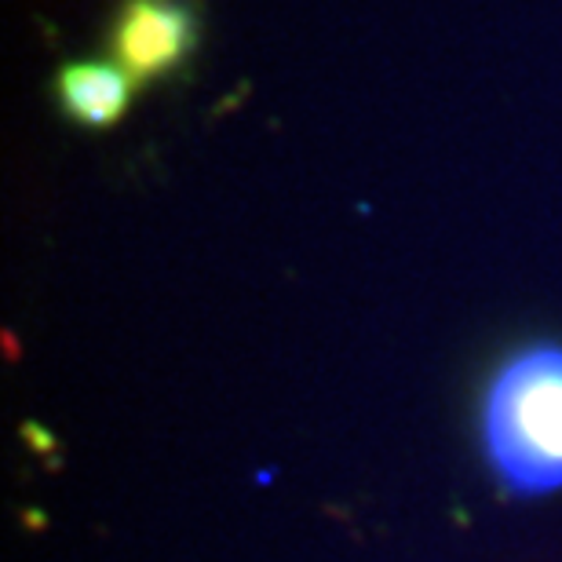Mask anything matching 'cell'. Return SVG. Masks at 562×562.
I'll return each instance as SVG.
<instances>
[{"mask_svg":"<svg viewBox=\"0 0 562 562\" xmlns=\"http://www.w3.org/2000/svg\"><path fill=\"white\" fill-rule=\"evenodd\" d=\"M482 453L515 501L562 490V344H522L482 391Z\"/></svg>","mask_w":562,"mask_h":562,"instance_id":"1","label":"cell"},{"mask_svg":"<svg viewBox=\"0 0 562 562\" xmlns=\"http://www.w3.org/2000/svg\"><path fill=\"white\" fill-rule=\"evenodd\" d=\"M198 11L190 0H121L110 22V59L132 81L176 74L198 48Z\"/></svg>","mask_w":562,"mask_h":562,"instance_id":"2","label":"cell"},{"mask_svg":"<svg viewBox=\"0 0 562 562\" xmlns=\"http://www.w3.org/2000/svg\"><path fill=\"white\" fill-rule=\"evenodd\" d=\"M52 88L59 110L81 128H114L136 95V81L114 59L63 63Z\"/></svg>","mask_w":562,"mask_h":562,"instance_id":"3","label":"cell"}]
</instances>
